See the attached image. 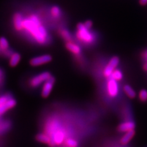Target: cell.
Listing matches in <instances>:
<instances>
[{"instance_id":"12","label":"cell","mask_w":147,"mask_h":147,"mask_svg":"<svg viewBox=\"0 0 147 147\" xmlns=\"http://www.w3.org/2000/svg\"><path fill=\"white\" fill-rule=\"evenodd\" d=\"M136 127L135 123L129 121H126L120 124L118 127V131L120 132H127L132 130H134V128Z\"/></svg>"},{"instance_id":"7","label":"cell","mask_w":147,"mask_h":147,"mask_svg":"<svg viewBox=\"0 0 147 147\" xmlns=\"http://www.w3.org/2000/svg\"><path fill=\"white\" fill-rule=\"evenodd\" d=\"M65 47L69 52L73 54L76 57H80L82 55V49L81 45L76 42L75 41L65 42Z\"/></svg>"},{"instance_id":"16","label":"cell","mask_w":147,"mask_h":147,"mask_svg":"<svg viewBox=\"0 0 147 147\" xmlns=\"http://www.w3.org/2000/svg\"><path fill=\"white\" fill-rule=\"evenodd\" d=\"M11 126V123L9 120L3 119L0 117V134L7 131Z\"/></svg>"},{"instance_id":"24","label":"cell","mask_w":147,"mask_h":147,"mask_svg":"<svg viewBox=\"0 0 147 147\" xmlns=\"http://www.w3.org/2000/svg\"><path fill=\"white\" fill-rule=\"evenodd\" d=\"M85 26L88 29H91L92 26H93V22L91 20H86L85 23H84Z\"/></svg>"},{"instance_id":"18","label":"cell","mask_w":147,"mask_h":147,"mask_svg":"<svg viewBox=\"0 0 147 147\" xmlns=\"http://www.w3.org/2000/svg\"><path fill=\"white\" fill-rule=\"evenodd\" d=\"M124 91H125L126 94L130 98H134L136 97V93L135 91L129 85H125V86H124Z\"/></svg>"},{"instance_id":"5","label":"cell","mask_w":147,"mask_h":147,"mask_svg":"<svg viewBox=\"0 0 147 147\" xmlns=\"http://www.w3.org/2000/svg\"><path fill=\"white\" fill-rule=\"evenodd\" d=\"M119 58L117 57H114L108 63L103 71V74L105 77L110 78L113 72L116 69V67L118 66L119 64Z\"/></svg>"},{"instance_id":"27","label":"cell","mask_w":147,"mask_h":147,"mask_svg":"<svg viewBox=\"0 0 147 147\" xmlns=\"http://www.w3.org/2000/svg\"><path fill=\"white\" fill-rule=\"evenodd\" d=\"M0 76H5V75H4V71L1 68H0Z\"/></svg>"},{"instance_id":"26","label":"cell","mask_w":147,"mask_h":147,"mask_svg":"<svg viewBox=\"0 0 147 147\" xmlns=\"http://www.w3.org/2000/svg\"><path fill=\"white\" fill-rule=\"evenodd\" d=\"M140 4H142V5H145L147 3V0H140Z\"/></svg>"},{"instance_id":"4","label":"cell","mask_w":147,"mask_h":147,"mask_svg":"<svg viewBox=\"0 0 147 147\" xmlns=\"http://www.w3.org/2000/svg\"><path fill=\"white\" fill-rule=\"evenodd\" d=\"M52 57L49 54L40 55V56L31 58L30 61V64L34 67L39 66L52 61Z\"/></svg>"},{"instance_id":"22","label":"cell","mask_w":147,"mask_h":147,"mask_svg":"<svg viewBox=\"0 0 147 147\" xmlns=\"http://www.w3.org/2000/svg\"><path fill=\"white\" fill-rule=\"evenodd\" d=\"M12 97V94H11L10 93H6L1 94L0 96V105H1L4 102H6L7 100H8L9 99H11Z\"/></svg>"},{"instance_id":"25","label":"cell","mask_w":147,"mask_h":147,"mask_svg":"<svg viewBox=\"0 0 147 147\" xmlns=\"http://www.w3.org/2000/svg\"><path fill=\"white\" fill-rule=\"evenodd\" d=\"M4 79H5V76H0V88H1L3 85Z\"/></svg>"},{"instance_id":"21","label":"cell","mask_w":147,"mask_h":147,"mask_svg":"<svg viewBox=\"0 0 147 147\" xmlns=\"http://www.w3.org/2000/svg\"><path fill=\"white\" fill-rule=\"evenodd\" d=\"M65 144L68 147H77L79 144L76 140L72 139V138H68L65 140Z\"/></svg>"},{"instance_id":"3","label":"cell","mask_w":147,"mask_h":147,"mask_svg":"<svg viewBox=\"0 0 147 147\" xmlns=\"http://www.w3.org/2000/svg\"><path fill=\"white\" fill-rule=\"evenodd\" d=\"M53 76L52 74L48 71L40 72L38 74L32 77L29 80V85L31 88H36L48 80L50 77Z\"/></svg>"},{"instance_id":"6","label":"cell","mask_w":147,"mask_h":147,"mask_svg":"<svg viewBox=\"0 0 147 147\" xmlns=\"http://www.w3.org/2000/svg\"><path fill=\"white\" fill-rule=\"evenodd\" d=\"M55 82V79L53 76H52L50 79L46 81L42 85L41 89V96L43 98H47L51 93Z\"/></svg>"},{"instance_id":"14","label":"cell","mask_w":147,"mask_h":147,"mask_svg":"<svg viewBox=\"0 0 147 147\" xmlns=\"http://www.w3.org/2000/svg\"><path fill=\"white\" fill-rule=\"evenodd\" d=\"M49 13L51 17L55 20H58L63 16V12L58 6H53L50 9Z\"/></svg>"},{"instance_id":"15","label":"cell","mask_w":147,"mask_h":147,"mask_svg":"<svg viewBox=\"0 0 147 147\" xmlns=\"http://www.w3.org/2000/svg\"><path fill=\"white\" fill-rule=\"evenodd\" d=\"M21 59V55L18 53V52H15L13 53L11 57L9 58V64L11 67H15L17 66L19 62L20 61Z\"/></svg>"},{"instance_id":"10","label":"cell","mask_w":147,"mask_h":147,"mask_svg":"<svg viewBox=\"0 0 147 147\" xmlns=\"http://www.w3.org/2000/svg\"><path fill=\"white\" fill-rule=\"evenodd\" d=\"M17 105L16 99L12 97L9 99L6 102H4L0 105V117H1L3 115L5 114L9 110L15 107Z\"/></svg>"},{"instance_id":"13","label":"cell","mask_w":147,"mask_h":147,"mask_svg":"<svg viewBox=\"0 0 147 147\" xmlns=\"http://www.w3.org/2000/svg\"><path fill=\"white\" fill-rule=\"evenodd\" d=\"M36 139L41 143L48 144L50 146H52V139L46 133H39L36 136Z\"/></svg>"},{"instance_id":"1","label":"cell","mask_w":147,"mask_h":147,"mask_svg":"<svg viewBox=\"0 0 147 147\" xmlns=\"http://www.w3.org/2000/svg\"><path fill=\"white\" fill-rule=\"evenodd\" d=\"M20 33L25 34L32 42L39 45H47L52 41L48 30L43 25L39 16L34 13L24 16Z\"/></svg>"},{"instance_id":"23","label":"cell","mask_w":147,"mask_h":147,"mask_svg":"<svg viewBox=\"0 0 147 147\" xmlns=\"http://www.w3.org/2000/svg\"><path fill=\"white\" fill-rule=\"evenodd\" d=\"M139 98L142 101H146L147 100V91L145 90H142L139 93Z\"/></svg>"},{"instance_id":"17","label":"cell","mask_w":147,"mask_h":147,"mask_svg":"<svg viewBox=\"0 0 147 147\" xmlns=\"http://www.w3.org/2000/svg\"><path fill=\"white\" fill-rule=\"evenodd\" d=\"M134 135H135V131L134 130H132V131L126 132L125 134L122 137L121 139H120L121 144L123 145L127 144L132 139V138L134 137Z\"/></svg>"},{"instance_id":"11","label":"cell","mask_w":147,"mask_h":147,"mask_svg":"<svg viewBox=\"0 0 147 147\" xmlns=\"http://www.w3.org/2000/svg\"><path fill=\"white\" fill-rule=\"evenodd\" d=\"M58 33L59 36L65 41V42L72 41L74 40V37L70 31L64 27L59 28L58 30Z\"/></svg>"},{"instance_id":"28","label":"cell","mask_w":147,"mask_h":147,"mask_svg":"<svg viewBox=\"0 0 147 147\" xmlns=\"http://www.w3.org/2000/svg\"><path fill=\"white\" fill-rule=\"evenodd\" d=\"M144 55V57L145 59H147V50L144 53V55Z\"/></svg>"},{"instance_id":"20","label":"cell","mask_w":147,"mask_h":147,"mask_svg":"<svg viewBox=\"0 0 147 147\" xmlns=\"http://www.w3.org/2000/svg\"><path fill=\"white\" fill-rule=\"evenodd\" d=\"M0 47H1V49L3 50H4V51H6V50L10 49L8 40L6 38H4V37H0Z\"/></svg>"},{"instance_id":"19","label":"cell","mask_w":147,"mask_h":147,"mask_svg":"<svg viewBox=\"0 0 147 147\" xmlns=\"http://www.w3.org/2000/svg\"><path fill=\"white\" fill-rule=\"evenodd\" d=\"M110 78L116 81L121 80L123 78V74L120 70L115 69L113 72L112 74L111 75Z\"/></svg>"},{"instance_id":"2","label":"cell","mask_w":147,"mask_h":147,"mask_svg":"<svg viewBox=\"0 0 147 147\" xmlns=\"http://www.w3.org/2000/svg\"><path fill=\"white\" fill-rule=\"evenodd\" d=\"M74 38L78 43L83 46L93 45L96 40V36L93 32L91 31V29L87 28L84 23H79L77 24Z\"/></svg>"},{"instance_id":"8","label":"cell","mask_w":147,"mask_h":147,"mask_svg":"<svg viewBox=\"0 0 147 147\" xmlns=\"http://www.w3.org/2000/svg\"><path fill=\"white\" fill-rule=\"evenodd\" d=\"M107 90L110 97H116L119 92V87L117 81L112 79H109L107 83Z\"/></svg>"},{"instance_id":"9","label":"cell","mask_w":147,"mask_h":147,"mask_svg":"<svg viewBox=\"0 0 147 147\" xmlns=\"http://www.w3.org/2000/svg\"><path fill=\"white\" fill-rule=\"evenodd\" d=\"M24 16L20 12H16L13 15L12 18V26L17 32L20 33L22 30V22L24 20Z\"/></svg>"},{"instance_id":"29","label":"cell","mask_w":147,"mask_h":147,"mask_svg":"<svg viewBox=\"0 0 147 147\" xmlns=\"http://www.w3.org/2000/svg\"><path fill=\"white\" fill-rule=\"evenodd\" d=\"M144 69L145 71H147V63H146L144 65Z\"/></svg>"}]
</instances>
